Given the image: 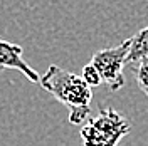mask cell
<instances>
[{
    "mask_svg": "<svg viewBox=\"0 0 148 146\" xmlns=\"http://www.w3.org/2000/svg\"><path fill=\"white\" fill-rule=\"evenodd\" d=\"M39 84L67 108L71 124H81L89 119L92 89L81 79V76L52 64L40 76Z\"/></svg>",
    "mask_w": 148,
    "mask_h": 146,
    "instance_id": "6da1fadb",
    "label": "cell"
},
{
    "mask_svg": "<svg viewBox=\"0 0 148 146\" xmlns=\"http://www.w3.org/2000/svg\"><path fill=\"white\" fill-rule=\"evenodd\" d=\"M131 131L130 121L113 108H101L99 113L83 124L79 134L83 146H118L121 138Z\"/></svg>",
    "mask_w": 148,
    "mask_h": 146,
    "instance_id": "7a4b0ae2",
    "label": "cell"
},
{
    "mask_svg": "<svg viewBox=\"0 0 148 146\" xmlns=\"http://www.w3.org/2000/svg\"><path fill=\"white\" fill-rule=\"evenodd\" d=\"M130 44H131V40L126 39L120 46L101 49V50L94 52L91 57L89 64L98 71V74L101 76V81L111 91H118L125 86L123 67L128 62Z\"/></svg>",
    "mask_w": 148,
    "mask_h": 146,
    "instance_id": "3957f363",
    "label": "cell"
},
{
    "mask_svg": "<svg viewBox=\"0 0 148 146\" xmlns=\"http://www.w3.org/2000/svg\"><path fill=\"white\" fill-rule=\"evenodd\" d=\"M22 54H24V49L18 44L0 39V72L5 69H12V71H18L20 74H24L30 82H39L40 79L39 72L25 62Z\"/></svg>",
    "mask_w": 148,
    "mask_h": 146,
    "instance_id": "277c9868",
    "label": "cell"
},
{
    "mask_svg": "<svg viewBox=\"0 0 148 146\" xmlns=\"http://www.w3.org/2000/svg\"><path fill=\"white\" fill-rule=\"evenodd\" d=\"M130 54L128 62H140L148 59V25L138 30L133 37H130Z\"/></svg>",
    "mask_w": 148,
    "mask_h": 146,
    "instance_id": "5b68a950",
    "label": "cell"
},
{
    "mask_svg": "<svg viewBox=\"0 0 148 146\" xmlns=\"http://www.w3.org/2000/svg\"><path fill=\"white\" fill-rule=\"evenodd\" d=\"M135 77H136V84L141 89V92L148 98V59H143L138 62L135 69Z\"/></svg>",
    "mask_w": 148,
    "mask_h": 146,
    "instance_id": "8992f818",
    "label": "cell"
},
{
    "mask_svg": "<svg viewBox=\"0 0 148 146\" xmlns=\"http://www.w3.org/2000/svg\"><path fill=\"white\" fill-rule=\"evenodd\" d=\"M81 79H83V81L91 87V89H92V87H98V86L103 82L101 81V76L98 74V71H96L91 64H86L83 67V71H81Z\"/></svg>",
    "mask_w": 148,
    "mask_h": 146,
    "instance_id": "52a82bcc",
    "label": "cell"
}]
</instances>
